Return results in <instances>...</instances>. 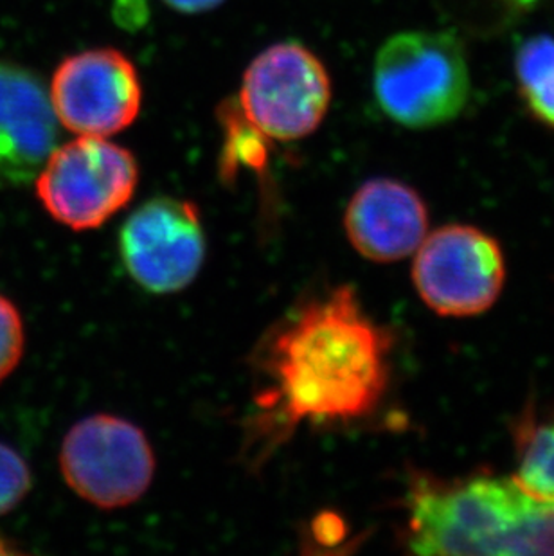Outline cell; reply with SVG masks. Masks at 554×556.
<instances>
[{"mask_svg":"<svg viewBox=\"0 0 554 556\" xmlns=\"http://www.w3.org/2000/svg\"><path fill=\"white\" fill-rule=\"evenodd\" d=\"M504 2L512 5V8H517V10H531V8L539 4L540 0H504Z\"/></svg>","mask_w":554,"mask_h":556,"instance_id":"cell-17","label":"cell"},{"mask_svg":"<svg viewBox=\"0 0 554 556\" xmlns=\"http://www.w3.org/2000/svg\"><path fill=\"white\" fill-rule=\"evenodd\" d=\"M16 549L10 546V541H5L4 536H0V553H15Z\"/></svg>","mask_w":554,"mask_h":556,"instance_id":"cell-18","label":"cell"},{"mask_svg":"<svg viewBox=\"0 0 554 556\" xmlns=\"http://www.w3.org/2000/svg\"><path fill=\"white\" fill-rule=\"evenodd\" d=\"M331 103L325 63L303 43L281 42L252 60L241 79L238 109L263 137L298 141L314 134Z\"/></svg>","mask_w":554,"mask_h":556,"instance_id":"cell-5","label":"cell"},{"mask_svg":"<svg viewBox=\"0 0 554 556\" xmlns=\"http://www.w3.org/2000/svg\"><path fill=\"white\" fill-rule=\"evenodd\" d=\"M414 287L444 317H474L495 305L506 263L495 238L471 226L440 227L425 237L413 263Z\"/></svg>","mask_w":554,"mask_h":556,"instance_id":"cell-7","label":"cell"},{"mask_svg":"<svg viewBox=\"0 0 554 556\" xmlns=\"http://www.w3.org/2000/svg\"><path fill=\"white\" fill-rule=\"evenodd\" d=\"M32 490V470L24 457L0 443V517L8 515Z\"/></svg>","mask_w":554,"mask_h":556,"instance_id":"cell-14","label":"cell"},{"mask_svg":"<svg viewBox=\"0 0 554 556\" xmlns=\"http://www.w3.org/2000/svg\"><path fill=\"white\" fill-rule=\"evenodd\" d=\"M518 94L534 122L554 130V38L537 35L515 54Z\"/></svg>","mask_w":554,"mask_h":556,"instance_id":"cell-12","label":"cell"},{"mask_svg":"<svg viewBox=\"0 0 554 556\" xmlns=\"http://www.w3.org/2000/svg\"><path fill=\"white\" fill-rule=\"evenodd\" d=\"M119 252L131 279L148 292L186 289L205 257L199 207L173 197L148 200L121 227Z\"/></svg>","mask_w":554,"mask_h":556,"instance_id":"cell-8","label":"cell"},{"mask_svg":"<svg viewBox=\"0 0 554 556\" xmlns=\"http://www.w3.org/2000/svg\"><path fill=\"white\" fill-rule=\"evenodd\" d=\"M407 511L405 541L419 555H554V501L515 478L414 473Z\"/></svg>","mask_w":554,"mask_h":556,"instance_id":"cell-2","label":"cell"},{"mask_svg":"<svg viewBox=\"0 0 554 556\" xmlns=\"http://www.w3.org/2000/svg\"><path fill=\"white\" fill-rule=\"evenodd\" d=\"M373 90L380 111L411 130L449 125L471 98L465 48L452 31H402L378 49Z\"/></svg>","mask_w":554,"mask_h":556,"instance_id":"cell-3","label":"cell"},{"mask_svg":"<svg viewBox=\"0 0 554 556\" xmlns=\"http://www.w3.org/2000/svg\"><path fill=\"white\" fill-rule=\"evenodd\" d=\"M515 440L518 452L515 479L534 497L554 501V421L522 420Z\"/></svg>","mask_w":554,"mask_h":556,"instance_id":"cell-13","label":"cell"},{"mask_svg":"<svg viewBox=\"0 0 554 556\" xmlns=\"http://www.w3.org/2000/svg\"><path fill=\"white\" fill-rule=\"evenodd\" d=\"M35 182L38 200L54 220L90 231L130 202L139 166L130 150L103 137L79 136L54 148Z\"/></svg>","mask_w":554,"mask_h":556,"instance_id":"cell-4","label":"cell"},{"mask_svg":"<svg viewBox=\"0 0 554 556\" xmlns=\"http://www.w3.org/2000/svg\"><path fill=\"white\" fill-rule=\"evenodd\" d=\"M60 468L68 489L98 508H125L147 494L155 454L147 434L112 415L87 416L63 438Z\"/></svg>","mask_w":554,"mask_h":556,"instance_id":"cell-6","label":"cell"},{"mask_svg":"<svg viewBox=\"0 0 554 556\" xmlns=\"http://www.w3.org/2000/svg\"><path fill=\"white\" fill-rule=\"evenodd\" d=\"M58 119L40 79L0 62V189L21 188L56 148Z\"/></svg>","mask_w":554,"mask_h":556,"instance_id":"cell-10","label":"cell"},{"mask_svg":"<svg viewBox=\"0 0 554 556\" xmlns=\"http://www.w3.org/2000/svg\"><path fill=\"white\" fill-rule=\"evenodd\" d=\"M391 346L389 331L364 312L353 287L309 301L263 344L260 431L274 445L301 424L369 415L388 389Z\"/></svg>","mask_w":554,"mask_h":556,"instance_id":"cell-1","label":"cell"},{"mask_svg":"<svg viewBox=\"0 0 554 556\" xmlns=\"http://www.w3.org/2000/svg\"><path fill=\"white\" fill-rule=\"evenodd\" d=\"M49 98L54 116L67 130L114 136L141 112V78L134 62L117 49H89L58 65Z\"/></svg>","mask_w":554,"mask_h":556,"instance_id":"cell-9","label":"cell"},{"mask_svg":"<svg viewBox=\"0 0 554 556\" xmlns=\"http://www.w3.org/2000/svg\"><path fill=\"white\" fill-rule=\"evenodd\" d=\"M348 240L361 256L400 262L427 237L429 210L421 194L394 179H372L356 189L345 207Z\"/></svg>","mask_w":554,"mask_h":556,"instance_id":"cell-11","label":"cell"},{"mask_svg":"<svg viewBox=\"0 0 554 556\" xmlns=\"http://www.w3.org/2000/svg\"><path fill=\"white\" fill-rule=\"evenodd\" d=\"M24 323L21 312L4 295H0V382L10 377L24 353Z\"/></svg>","mask_w":554,"mask_h":556,"instance_id":"cell-15","label":"cell"},{"mask_svg":"<svg viewBox=\"0 0 554 556\" xmlns=\"http://www.w3.org/2000/svg\"><path fill=\"white\" fill-rule=\"evenodd\" d=\"M173 10L182 11V13H204V11L215 10L224 0H164Z\"/></svg>","mask_w":554,"mask_h":556,"instance_id":"cell-16","label":"cell"}]
</instances>
